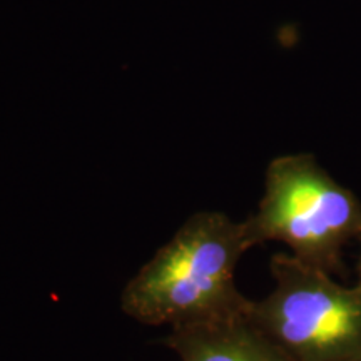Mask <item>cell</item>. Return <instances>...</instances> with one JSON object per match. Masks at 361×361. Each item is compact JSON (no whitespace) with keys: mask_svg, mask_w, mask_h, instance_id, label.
I'll return each instance as SVG.
<instances>
[{"mask_svg":"<svg viewBox=\"0 0 361 361\" xmlns=\"http://www.w3.org/2000/svg\"><path fill=\"white\" fill-rule=\"evenodd\" d=\"M251 250L245 226L219 211L184 221L124 286L121 308L147 326H188L246 316L234 273Z\"/></svg>","mask_w":361,"mask_h":361,"instance_id":"6da1fadb","label":"cell"},{"mask_svg":"<svg viewBox=\"0 0 361 361\" xmlns=\"http://www.w3.org/2000/svg\"><path fill=\"white\" fill-rule=\"evenodd\" d=\"M251 247L278 241L311 268L343 274V247L361 236V202L319 166L313 154L274 157L264 194L243 221Z\"/></svg>","mask_w":361,"mask_h":361,"instance_id":"7a4b0ae2","label":"cell"},{"mask_svg":"<svg viewBox=\"0 0 361 361\" xmlns=\"http://www.w3.org/2000/svg\"><path fill=\"white\" fill-rule=\"evenodd\" d=\"M269 269L274 288L246 313L255 326L295 361L361 360V286H343L284 252Z\"/></svg>","mask_w":361,"mask_h":361,"instance_id":"3957f363","label":"cell"},{"mask_svg":"<svg viewBox=\"0 0 361 361\" xmlns=\"http://www.w3.org/2000/svg\"><path fill=\"white\" fill-rule=\"evenodd\" d=\"M164 345L179 361H295L246 316L171 328Z\"/></svg>","mask_w":361,"mask_h":361,"instance_id":"277c9868","label":"cell"},{"mask_svg":"<svg viewBox=\"0 0 361 361\" xmlns=\"http://www.w3.org/2000/svg\"><path fill=\"white\" fill-rule=\"evenodd\" d=\"M356 271H358V281H356V284L361 286V255H360V259H358V266H356Z\"/></svg>","mask_w":361,"mask_h":361,"instance_id":"5b68a950","label":"cell"},{"mask_svg":"<svg viewBox=\"0 0 361 361\" xmlns=\"http://www.w3.org/2000/svg\"><path fill=\"white\" fill-rule=\"evenodd\" d=\"M353 361H361V360H353Z\"/></svg>","mask_w":361,"mask_h":361,"instance_id":"8992f818","label":"cell"}]
</instances>
